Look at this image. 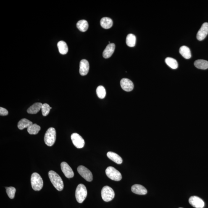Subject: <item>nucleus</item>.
Wrapping results in <instances>:
<instances>
[{
    "label": "nucleus",
    "instance_id": "1",
    "mask_svg": "<svg viewBox=\"0 0 208 208\" xmlns=\"http://www.w3.org/2000/svg\"><path fill=\"white\" fill-rule=\"evenodd\" d=\"M49 178L53 186L58 191H62L64 188V183L58 174L54 171H50L48 173Z\"/></svg>",
    "mask_w": 208,
    "mask_h": 208
},
{
    "label": "nucleus",
    "instance_id": "2",
    "mask_svg": "<svg viewBox=\"0 0 208 208\" xmlns=\"http://www.w3.org/2000/svg\"><path fill=\"white\" fill-rule=\"evenodd\" d=\"M32 188L35 191H40L42 188L43 182L41 176L35 172L32 174L30 179Z\"/></svg>",
    "mask_w": 208,
    "mask_h": 208
},
{
    "label": "nucleus",
    "instance_id": "3",
    "mask_svg": "<svg viewBox=\"0 0 208 208\" xmlns=\"http://www.w3.org/2000/svg\"><path fill=\"white\" fill-rule=\"evenodd\" d=\"M56 133L55 129L54 128H50L45 133L44 141L47 146H52L55 142Z\"/></svg>",
    "mask_w": 208,
    "mask_h": 208
},
{
    "label": "nucleus",
    "instance_id": "4",
    "mask_svg": "<svg viewBox=\"0 0 208 208\" xmlns=\"http://www.w3.org/2000/svg\"><path fill=\"white\" fill-rule=\"evenodd\" d=\"M87 191L86 187L83 184H80L77 187L75 192L76 198L79 203H82L86 199Z\"/></svg>",
    "mask_w": 208,
    "mask_h": 208
},
{
    "label": "nucleus",
    "instance_id": "5",
    "mask_svg": "<svg viewBox=\"0 0 208 208\" xmlns=\"http://www.w3.org/2000/svg\"><path fill=\"white\" fill-rule=\"evenodd\" d=\"M101 195L103 200L106 202L112 201L115 196L113 190L108 186H104L103 188Z\"/></svg>",
    "mask_w": 208,
    "mask_h": 208
},
{
    "label": "nucleus",
    "instance_id": "6",
    "mask_svg": "<svg viewBox=\"0 0 208 208\" xmlns=\"http://www.w3.org/2000/svg\"><path fill=\"white\" fill-rule=\"evenodd\" d=\"M106 174L109 178L114 181H120L122 179V174L120 172L111 166L106 169Z\"/></svg>",
    "mask_w": 208,
    "mask_h": 208
},
{
    "label": "nucleus",
    "instance_id": "7",
    "mask_svg": "<svg viewBox=\"0 0 208 208\" xmlns=\"http://www.w3.org/2000/svg\"><path fill=\"white\" fill-rule=\"evenodd\" d=\"M78 173L87 181L91 182L93 179L91 172L85 166L80 165L77 169Z\"/></svg>",
    "mask_w": 208,
    "mask_h": 208
},
{
    "label": "nucleus",
    "instance_id": "8",
    "mask_svg": "<svg viewBox=\"0 0 208 208\" xmlns=\"http://www.w3.org/2000/svg\"><path fill=\"white\" fill-rule=\"evenodd\" d=\"M71 139L75 147L78 148H83L85 146V141L83 138L77 133H73L71 135Z\"/></svg>",
    "mask_w": 208,
    "mask_h": 208
},
{
    "label": "nucleus",
    "instance_id": "9",
    "mask_svg": "<svg viewBox=\"0 0 208 208\" xmlns=\"http://www.w3.org/2000/svg\"><path fill=\"white\" fill-rule=\"evenodd\" d=\"M208 34V23H203L196 35V38L199 41L204 40L207 36Z\"/></svg>",
    "mask_w": 208,
    "mask_h": 208
},
{
    "label": "nucleus",
    "instance_id": "10",
    "mask_svg": "<svg viewBox=\"0 0 208 208\" xmlns=\"http://www.w3.org/2000/svg\"><path fill=\"white\" fill-rule=\"evenodd\" d=\"M189 202L192 206L196 208H203L205 206L204 201L197 196H191L189 199Z\"/></svg>",
    "mask_w": 208,
    "mask_h": 208
},
{
    "label": "nucleus",
    "instance_id": "11",
    "mask_svg": "<svg viewBox=\"0 0 208 208\" xmlns=\"http://www.w3.org/2000/svg\"><path fill=\"white\" fill-rule=\"evenodd\" d=\"M61 170L67 178H71L74 177V173L73 171L67 162L61 163Z\"/></svg>",
    "mask_w": 208,
    "mask_h": 208
},
{
    "label": "nucleus",
    "instance_id": "12",
    "mask_svg": "<svg viewBox=\"0 0 208 208\" xmlns=\"http://www.w3.org/2000/svg\"><path fill=\"white\" fill-rule=\"evenodd\" d=\"M120 85L122 89L126 91L130 92L133 89V83L128 79H122L120 81Z\"/></svg>",
    "mask_w": 208,
    "mask_h": 208
},
{
    "label": "nucleus",
    "instance_id": "13",
    "mask_svg": "<svg viewBox=\"0 0 208 208\" xmlns=\"http://www.w3.org/2000/svg\"><path fill=\"white\" fill-rule=\"evenodd\" d=\"M89 63L88 61L86 59H82L81 61L80 65V73L81 75H87L89 71Z\"/></svg>",
    "mask_w": 208,
    "mask_h": 208
},
{
    "label": "nucleus",
    "instance_id": "14",
    "mask_svg": "<svg viewBox=\"0 0 208 208\" xmlns=\"http://www.w3.org/2000/svg\"><path fill=\"white\" fill-rule=\"evenodd\" d=\"M115 45L114 43H110L106 47L103 52V55L104 58H109L111 57L115 50Z\"/></svg>",
    "mask_w": 208,
    "mask_h": 208
},
{
    "label": "nucleus",
    "instance_id": "15",
    "mask_svg": "<svg viewBox=\"0 0 208 208\" xmlns=\"http://www.w3.org/2000/svg\"><path fill=\"white\" fill-rule=\"evenodd\" d=\"M131 190L135 194L140 195H146L147 193V190L141 185L135 184L132 186Z\"/></svg>",
    "mask_w": 208,
    "mask_h": 208
},
{
    "label": "nucleus",
    "instance_id": "16",
    "mask_svg": "<svg viewBox=\"0 0 208 208\" xmlns=\"http://www.w3.org/2000/svg\"><path fill=\"white\" fill-rule=\"evenodd\" d=\"M42 105L43 104L41 103H35L27 109V112L29 114H36L41 109Z\"/></svg>",
    "mask_w": 208,
    "mask_h": 208
},
{
    "label": "nucleus",
    "instance_id": "17",
    "mask_svg": "<svg viewBox=\"0 0 208 208\" xmlns=\"http://www.w3.org/2000/svg\"><path fill=\"white\" fill-rule=\"evenodd\" d=\"M107 156L109 159L117 164H121L122 163V159L121 157L115 153L109 151L108 152Z\"/></svg>",
    "mask_w": 208,
    "mask_h": 208
},
{
    "label": "nucleus",
    "instance_id": "18",
    "mask_svg": "<svg viewBox=\"0 0 208 208\" xmlns=\"http://www.w3.org/2000/svg\"><path fill=\"white\" fill-rule=\"evenodd\" d=\"M113 22L110 18L104 17L102 18L100 21V25L105 29H109L112 26Z\"/></svg>",
    "mask_w": 208,
    "mask_h": 208
},
{
    "label": "nucleus",
    "instance_id": "19",
    "mask_svg": "<svg viewBox=\"0 0 208 208\" xmlns=\"http://www.w3.org/2000/svg\"><path fill=\"white\" fill-rule=\"evenodd\" d=\"M179 52L181 55L186 59H189L191 57V50L188 47L183 46L180 48Z\"/></svg>",
    "mask_w": 208,
    "mask_h": 208
},
{
    "label": "nucleus",
    "instance_id": "20",
    "mask_svg": "<svg viewBox=\"0 0 208 208\" xmlns=\"http://www.w3.org/2000/svg\"><path fill=\"white\" fill-rule=\"evenodd\" d=\"M33 124L32 122L27 119L23 118L19 121L17 124V127L19 130H22L25 128H28Z\"/></svg>",
    "mask_w": 208,
    "mask_h": 208
},
{
    "label": "nucleus",
    "instance_id": "21",
    "mask_svg": "<svg viewBox=\"0 0 208 208\" xmlns=\"http://www.w3.org/2000/svg\"><path fill=\"white\" fill-rule=\"evenodd\" d=\"M194 65L198 69H206L208 68V61L203 59H198L195 61Z\"/></svg>",
    "mask_w": 208,
    "mask_h": 208
},
{
    "label": "nucleus",
    "instance_id": "22",
    "mask_svg": "<svg viewBox=\"0 0 208 208\" xmlns=\"http://www.w3.org/2000/svg\"><path fill=\"white\" fill-rule=\"evenodd\" d=\"M57 46L59 53L62 54H67L68 51V46L65 42L62 41H59Z\"/></svg>",
    "mask_w": 208,
    "mask_h": 208
},
{
    "label": "nucleus",
    "instance_id": "23",
    "mask_svg": "<svg viewBox=\"0 0 208 208\" xmlns=\"http://www.w3.org/2000/svg\"><path fill=\"white\" fill-rule=\"evenodd\" d=\"M76 26L80 31L83 32L86 31L89 27L88 22L85 20L79 21L77 22Z\"/></svg>",
    "mask_w": 208,
    "mask_h": 208
},
{
    "label": "nucleus",
    "instance_id": "24",
    "mask_svg": "<svg viewBox=\"0 0 208 208\" xmlns=\"http://www.w3.org/2000/svg\"><path fill=\"white\" fill-rule=\"evenodd\" d=\"M136 38L135 35L132 34L127 35L126 38V44L127 46L130 47H134L136 44Z\"/></svg>",
    "mask_w": 208,
    "mask_h": 208
},
{
    "label": "nucleus",
    "instance_id": "25",
    "mask_svg": "<svg viewBox=\"0 0 208 208\" xmlns=\"http://www.w3.org/2000/svg\"><path fill=\"white\" fill-rule=\"evenodd\" d=\"M166 63L173 69H176L178 67V62L176 59L170 57H167L165 59Z\"/></svg>",
    "mask_w": 208,
    "mask_h": 208
},
{
    "label": "nucleus",
    "instance_id": "26",
    "mask_svg": "<svg viewBox=\"0 0 208 208\" xmlns=\"http://www.w3.org/2000/svg\"><path fill=\"white\" fill-rule=\"evenodd\" d=\"M41 130V127L36 124H33L27 129V132L30 135H36Z\"/></svg>",
    "mask_w": 208,
    "mask_h": 208
},
{
    "label": "nucleus",
    "instance_id": "27",
    "mask_svg": "<svg viewBox=\"0 0 208 208\" xmlns=\"http://www.w3.org/2000/svg\"><path fill=\"white\" fill-rule=\"evenodd\" d=\"M96 93L98 98L100 99H104L106 95V90L102 86L98 87L96 89Z\"/></svg>",
    "mask_w": 208,
    "mask_h": 208
},
{
    "label": "nucleus",
    "instance_id": "28",
    "mask_svg": "<svg viewBox=\"0 0 208 208\" xmlns=\"http://www.w3.org/2000/svg\"><path fill=\"white\" fill-rule=\"evenodd\" d=\"M6 192L9 197L11 199H14L16 192V188L13 187H6Z\"/></svg>",
    "mask_w": 208,
    "mask_h": 208
},
{
    "label": "nucleus",
    "instance_id": "29",
    "mask_svg": "<svg viewBox=\"0 0 208 208\" xmlns=\"http://www.w3.org/2000/svg\"><path fill=\"white\" fill-rule=\"evenodd\" d=\"M50 108V106L48 104H43L41 108V111L43 116L46 117V116H47L49 114L51 109Z\"/></svg>",
    "mask_w": 208,
    "mask_h": 208
},
{
    "label": "nucleus",
    "instance_id": "30",
    "mask_svg": "<svg viewBox=\"0 0 208 208\" xmlns=\"http://www.w3.org/2000/svg\"><path fill=\"white\" fill-rule=\"evenodd\" d=\"M8 114V112L4 108H0V115L1 116H7Z\"/></svg>",
    "mask_w": 208,
    "mask_h": 208
},
{
    "label": "nucleus",
    "instance_id": "31",
    "mask_svg": "<svg viewBox=\"0 0 208 208\" xmlns=\"http://www.w3.org/2000/svg\"><path fill=\"white\" fill-rule=\"evenodd\" d=\"M183 208L180 207V208Z\"/></svg>",
    "mask_w": 208,
    "mask_h": 208
}]
</instances>
